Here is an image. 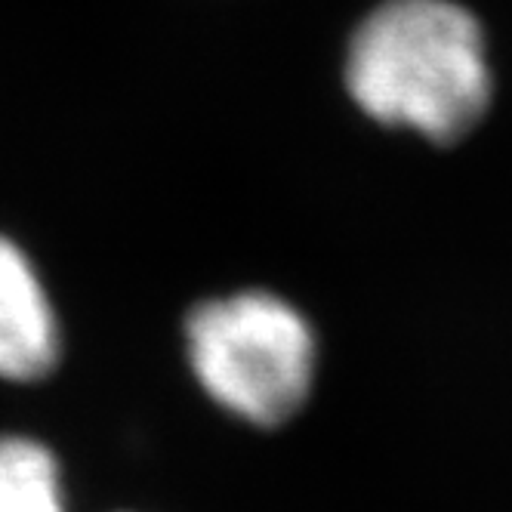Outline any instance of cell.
Returning a JSON list of instances; mask_svg holds the SVG:
<instances>
[{"instance_id": "1", "label": "cell", "mask_w": 512, "mask_h": 512, "mask_svg": "<svg viewBox=\"0 0 512 512\" xmlns=\"http://www.w3.org/2000/svg\"><path fill=\"white\" fill-rule=\"evenodd\" d=\"M346 84L371 118L454 142L491 99L485 34L451 0H386L355 31Z\"/></svg>"}, {"instance_id": "4", "label": "cell", "mask_w": 512, "mask_h": 512, "mask_svg": "<svg viewBox=\"0 0 512 512\" xmlns=\"http://www.w3.org/2000/svg\"><path fill=\"white\" fill-rule=\"evenodd\" d=\"M0 512H68L53 454L22 435H0Z\"/></svg>"}, {"instance_id": "3", "label": "cell", "mask_w": 512, "mask_h": 512, "mask_svg": "<svg viewBox=\"0 0 512 512\" xmlns=\"http://www.w3.org/2000/svg\"><path fill=\"white\" fill-rule=\"evenodd\" d=\"M59 358V327L25 253L0 235V377L41 380Z\"/></svg>"}, {"instance_id": "2", "label": "cell", "mask_w": 512, "mask_h": 512, "mask_svg": "<svg viewBox=\"0 0 512 512\" xmlns=\"http://www.w3.org/2000/svg\"><path fill=\"white\" fill-rule=\"evenodd\" d=\"M201 386L253 426H278L309 398L315 337L306 318L272 294H235L198 306L186 324Z\"/></svg>"}]
</instances>
